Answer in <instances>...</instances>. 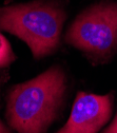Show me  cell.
Instances as JSON below:
<instances>
[{
	"label": "cell",
	"mask_w": 117,
	"mask_h": 133,
	"mask_svg": "<svg viewBox=\"0 0 117 133\" xmlns=\"http://www.w3.org/2000/svg\"><path fill=\"white\" fill-rule=\"evenodd\" d=\"M6 79V74H2V75H0V87H1V85L3 84V82L5 81Z\"/></svg>",
	"instance_id": "8"
},
{
	"label": "cell",
	"mask_w": 117,
	"mask_h": 133,
	"mask_svg": "<svg viewBox=\"0 0 117 133\" xmlns=\"http://www.w3.org/2000/svg\"><path fill=\"white\" fill-rule=\"evenodd\" d=\"M66 89L65 73L58 65L12 87L5 111L10 128L17 133H45L58 117Z\"/></svg>",
	"instance_id": "1"
},
{
	"label": "cell",
	"mask_w": 117,
	"mask_h": 133,
	"mask_svg": "<svg viewBox=\"0 0 117 133\" xmlns=\"http://www.w3.org/2000/svg\"><path fill=\"white\" fill-rule=\"evenodd\" d=\"M64 40L94 63L110 60L117 52V3H97L81 12Z\"/></svg>",
	"instance_id": "3"
},
{
	"label": "cell",
	"mask_w": 117,
	"mask_h": 133,
	"mask_svg": "<svg viewBox=\"0 0 117 133\" xmlns=\"http://www.w3.org/2000/svg\"><path fill=\"white\" fill-rule=\"evenodd\" d=\"M0 133H12V131L10 130V128H8L0 119Z\"/></svg>",
	"instance_id": "7"
},
{
	"label": "cell",
	"mask_w": 117,
	"mask_h": 133,
	"mask_svg": "<svg viewBox=\"0 0 117 133\" xmlns=\"http://www.w3.org/2000/svg\"><path fill=\"white\" fill-rule=\"evenodd\" d=\"M16 60L9 40L0 33V69H5Z\"/></svg>",
	"instance_id": "5"
},
{
	"label": "cell",
	"mask_w": 117,
	"mask_h": 133,
	"mask_svg": "<svg viewBox=\"0 0 117 133\" xmlns=\"http://www.w3.org/2000/svg\"><path fill=\"white\" fill-rule=\"evenodd\" d=\"M113 104V94L78 92L69 119L56 133H98L110 121Z\"/></svg>",
	"instance_id": "4"
},
{
	"label": "cell",
	"mask_w": 117,
	"mask_h": 133,
	"mask_svg": "<svg viewBox=\"0 0 117 133\" xmlns=\"http://www.w3.org/2000/svg\"><path fill=\"white\" fill-rule=\"evenodd\" d=\"M102 133H117V114L115 115V117L110 124V126Z\"/></svg>",
	"instance_id": "6"
},
{
	"label": "cell",
	"mask_w": 117,
	"mask_h": 133,
	"mask_svg": "<svg viewBox=\"0 0 117 133\" xmlns=\"http://www.w3.org/2000/svg\"><path fill=\"white\" fill-rule=\"evenodd\" d=\"M11 1V0H6V2H10Z\"/></svg>",
	"instance_id": "9"
},
{
	"label": "cell",
	"mask_w": 117,
	"mask_h": 133,
	"mask_svg": "<svg viewBox=\"0 0 117 133\" xmlns=\"http://www.w3.org/2000/svg\"><path fill=\"white\" fill-rule=\"evenodd\" d=\"M65 12L55 2L33 1L0 8V30L20 38L35 59L57 51Z\"/></svg>",
	"instance_id": "2"
}]
</instances>
